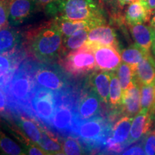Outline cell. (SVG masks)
<instances>
[{
	"mask_svg": "<svg viewBox=\"0 0 155 155\" xmlns=\"http://www.w3.org/2000/svg\"><path fill=\"white\" fill-rule=\"evenodd\" d=\"M30 48L39 60L50 61L63 51V36L52 22L34 32L30 38Z\"/></svg>",
	"mask_w": 155,
	"mask_h": 155,
	"instance_id": "obj_1",
	"label": "cell"
},
{
	"mask_svg": "<svg viewBox=\"0 0 155 155\" xmlns=\"http://www.w3.org/2000/svg\"><path fill=\"white\" fill-rule=\"evenodd\" d=\"M30 100V106L35 115L44 123L50 124L56 110L54 93L42 88L36 89Z\"/></svg>",
	"mask_w": 155,
	"mask_h": 155,
	"instance_id": "obj_5",
	"label": "cell"
},
{
	"mask_svg": "<svg viewBox=\"0 0 155 155\" xmlns=\"http://www.w3.org/2000/svg\"><path fill=\"white\" fill-rule=\"evenodd\" d=\"M7 88L10 99L20 105H26L33 94V81L25 72L17 73Z\"/></svg>",
	"mask_w": 155,
	"mask_h": 155,
	"instance_id": "obj_6",
	"label": "cell"
},
{
	"mask_svg": "<svg viewBox=\"0 0 155 155\" xmlns=\"http://www.w3.org/2000/svg\"><path fill=\"white\" fill-rule=\"evenodd\" d=\"M19 40L18 33L9 28L0 29V54L9 53L17 45Z\"/></svg>",
	"mask_w": 155,
	"mask_h": 155,
	"instance_id": "obj_22",
	"label": "cell"
},
{
	"mask_svg": "<svg viewBox=\"0 0 155 155\" xmlns=\"http://www.w3.org/2000/svg\"><path fill=\"white\" fill-rule=\"evenodd\" d=\"M105 147L106 150L110 152H115V153H121L123 151L125 146L123 144H119L113 139V137H108L106 141Z\"/></svg>",
	"mask_w": 155,
	"mask_h": 155,
	"instance_id": "obj_35",
	"label": "cell"
},
{
	"mask_svg": "<svg viewBox=\"0 0 155 155\" xmlns=\"http://www.w3.org/2000/svg\"><path fill=\"white\" fill-rule=\"evenodd\" d=\"M116 74L119 78L122 90L125 91L134 80L135 71L129 64L123 63L116 69Z\"/></svg>",
	"mask_w": 155,
	"mask_h": 155,
	"instance_id": "obj_29",
	"label": "cell"
},
{
	"mask_svg": "<svg viewBox=\"0 0 155 155\" xmlns=\"http://www.w3.org/2000/svg\"><path fill=\"white\" fill-rule=\"evenodd\" d=\"M12 64L10 60L6 55H0V85L3 86L6 84L7 81H9V78L11 76L12 71Z\"/></svg>",
	"mask_w": 155,
	"mask_h": 155,
	"instance_id": "obj_30",
	"label": "cell"
},
{
	"mask_svg": "<svg viewBox=\"0 0 155 155\" xmlns=\"http://www.w3.org/2000/svg\"><path fill=\"white\" fill-rule=\"evenodd\" d=\"M144 139V150L145 154H155V131H150L147 134Z\"/></svg>",
	"mask_w": 155,
	"mask_h": 155,
	"instance_id": "obj_33",
	"label": "cell"
},
{
	"mask_svg": "<svg viewBox=\"0 0 155 155\" xmlns=\"http://www.w3.org/2000/svg\"><path fill=\"white\" fill-rule=\"evenodd\" d=\"M0 154L5 155L25 154L24 147L7 137L0 130Z\"/></svg>",
	"mask_w": 155,
	"mask_h": 155,
	"instance_id": "obj_26",
	"label": "cell"
},
{
	"mask_svg": "<svg viewBox=\"0 0 155 155\" xmlns=\"http://www.w3.org/2000/svg\"><path fill=\"white\" fill-rule=\"evenodd\" d=\"M55 15L71 21H86L94 28L106 22L96 0H61Z\"/></svg>",
	"mask_w": 155,
	"mask_h": 155,
	"instance_id": "obj_2",
	"label": "cell"
},
{
	"mask_svg": "<svg viewBox=\"0 0 155 155\" xmlns=\"http://www.w3.org/2000/svg\"><path fill=\"white\" fill-rule=\"evenodd\" d=\"M86 45L92 50L98 46H114L119 48L115 30L105 24L94 27L88 31Z\"/></svg>",
	"mask_w": 155,
	"mask_h": 155,
	"instance_id": "obj_7",
	"label": "cell"
},
{
	"mask_svg": "<svg viewBox=\"0 0 155 155\" xmlns=\"http://www.w3.org/2000/svg\"><path fill=\"white\" fill-rule=\"evenodd\" d=\"M75 114L73 113L72 108L65 105L59 106L56 108L50 124L57 131L68 132L75 130Z\"/></svg>",
	"mask_w": 155,
	"mask_h": 155,
	"instance_id": "obj_14",
	"label": "cell"
},
{
	"mask_svg": "<svg viewBox=\"0 0 155 155\" xmlns=\"http://www.w3.org/2000/svg\"><path fill=\"white\" fill-rule=\"evenodd\" d=\"M93 51L96 60V68L101 71H115L121 63L119 48L114 46H98Z\"/></svg>",
	"mask_w": 155,
	"mask_h": 155,
	"instance_id": "obj_8",
	"label": "cell"
},
{
	"mask_svg": "<svg viewBox=\"0 0 155 155\" xmlns=\"http://www.w3.org/2000/svg\"><path fill=\"white\" fill-rule=\"evenodd\" d=\"M110 89H109V101L108 103L113 107L121 106L122 101V96H123V90H122L121 83L116 72L110 71Z\"/></svg>",
	"mask_w": 155,
	"mask_h": 155,
	"instance_id": "obj_25",
	"label": "cell"
},
{
	"mask_svg": "<svg viewBox=\"0 0 155 155\" xmlns=\"http://www.w3.org/2000/svg\"><path fill=\"white\" fill-rule=\"evenodd\" d=\"M101 101L98 95L92 90L81 97L75 113L76 121L96 117L100 111Z\"/></svg>",
	"mask_w": 155,
	"mask_h": 155,
	"instance_id": "obj_9",
	"label": "cell"
},
{
	"mask_svg": "<svg viewBox=\"0 0 155 155\" xmlns=\"http://www.w3.org/2000/svg\"><path fill=\"white\" fill-rule=\"evenodd\" d=\"M110 71H95L89 77L91 89L98 95L101 101L108 104L109 101Z\"/></svg>",
	"mask_w": 155,
	"mask_h": 155,
	"instance_id": "obj_16",
	"label": "cell"
},
{
	"mask_svg": "<svg viewBox=\"0 0 155 155\" xmlns=\"http://www.w3.org/2000/svg\"><path fill=\"white\" fill-rule=\"evenodd\" d=\"M38 145L48 154H63V144L53 136L42 131V137Z\"/></svg>",
	"mask_w": 155,
	"mask_h": 155,
	"instance_id": "obj_27",
	"label": "cell"
},
{
	"mask_svg": "<svg viewBox=\"0 0 155 155\" xmlns=\"http://www.w3.org/2000/svg\"><path fill=\"white\" fill-rule=\"evenodd\" d=\"M123 154H145L144 150L141 145H136L122 153Z\"/></svg>",
	"mask_w": 155,
	"mask_h": 155,
	"instance_id": "obj_36",
	"label": "cell"
},
{
	"mask_svg": "<svg viewBox=\"0 0 155 155\" xmlns=\"http://www.w3.org/2000/svg\"><path fill=\"white\" fill-rule=\"evenodd\" d=\"M141 110L154 114L155 111V83L146 86H141Z\"/></svg>",
	"mask_w": 155,
	"mask_h": 155,
	"instance_id": "obj_24",
	"label": "cell"
},
{
	"mask_svg": "<svg viewBox=\"0 0 155 155\" xmlns=\"http://www.w3.org/2000/svg\"><path fill=\"white\" fill-rule=\"evenodd\" d=\"M37 7L50 15H55L61 0H35Z\"/></svg>",
	"mask_w": 155,
	"mask_h": 155,
	"instance_id": "obj_32",
	"label": "cell"
},
{
	"mask_svg": "<svg viewBox=\"0 0 155 155\" xmlns=\"http://www.w3.org/2000/svg\"><path fill=\"white\" fill-rule=\"evenodd\" d=\"M131 36L135 44L147 53H150L152 45L155 41V30L144 24L129 25Z\"/></svg>",
	"mask_w": 155,
	"mask_h": 155,
	"instance_id": "obj_15",
	"label": "cell"
},
{
	"mask_svg": "<svg viewBox=\"0 0 155 155\" xmlns=\"http://www.w3.org/2000/svg\"><path fill=\"white\" fill-rule=\"evenodd\" d=\"M152 52H153V54H154V55L155 56V41L154 42V43H153V45H152Z\"/></svg>",
	"mask_w": 155,
	"mask_h": 155,
	"instance_id": "obj_41",
	"label": "cell"
},
{
	"mask_svg": "<svg viewBox=\"0 0 155 155\" xmlns=\"http://www.w3.org/2000/svg\"><path fill=\"white\" fill-rule=\"evenodd\" d=\"M150 26L155 30V10L154 11V12H153L152 17L150 19Z\"/></svg>",
	"mask_w": 155,
	"mask_h": 155,
	"instance_id": "obj_40",
	"label": "cell"
},
{
	"mask_svg": "<svg viewBox=\"0 0 155 155\" xmlns=\"http://www.w3.org/2000/svg\"><path fill=\"white\" fill-rule=\"evenodd\" d=\"M9 23L8 0H0V29L7 28Z\"/></svg>",
	"mask_w": 155,
	"mask_h": 155,
	"instance_id": "obj_34",
	"label": "cell"
},
{
	"mask_svg": "<svg viewBox=\"0 0 155 155\" xmlns=\"http://www.w3.org/2000/svg\"><path fill=\"white\" fill-rule=\"evenodd\" d=\"M133 119L134 117L124 115L115 124L112 137L116 142L127 146Z\"/></svg>",
	"mask_w": 155,
	"mask_h": 155,
	"instance_id": "obj_20",
	"label": "cell"
},
{
	"mask_svg": "<svg viewBox=\"0 0 155 155\" xmlns=\"http://www.w3.org/2000/svg\"><path fill=\"white\" fill-rule=\"evenodd\" d=\"M89 30L87 28L81 29L71 35L63 38V51L75 50L85 45L88 40Z\"/></svg>",
	"mask_w": 155,
	"mask_h": 155,
	"instance_id": "obj_23",
	"label": "cell"
},
{
	"mask_svg": "<svg viewBox=\"0 0 155 155\" xmlns=\"http://www.w3.org/2000/svg\"><path fill=\"white\" fill-rule=\"evenodd\" d=\"M140 86L134 80L132 83L123 91L121 101L122 112L125 115L134 117L141 110Z\"/></svg>",
	"mask_w": 155,
	"mask_h": 155,
	"instance_id": "obj_12",
	"label": "cell"
},
{
	"mask_svg": "<svg viewBox=\"0 0 155 155\" xmlns=\"http://www.w3.org/2000/svg\"><path fill=\"white\" fill-rule=\"evenodd\" d=\"M7 107V100L6 96L4 94L3 91L0 89V113H3L5 111Z\"/></svg>",
	"mask_w": 155,
	"mask_h": 155,
	"instance_id": "obj_37",
	"label": "cell"
},
{
	"mask_svg": "<svg viewBox=\"0 0 155 155\" xmlns=\"http://www.w3.org/2000/svg\"><path fill=\"white\" fill-rule=\"evenodd\" d=\"M152 120L153 116L149 111H139L133 119L127 145L137 142L140 140L143 136L150 131L153 123Z\"/></svg>",
	"mask_w": 155,
	"mask_h": 155,
	"instance_id": "obj_13",
	"label": "cell"
},
{
	"mask_svg": "<svg viewBox=\"0 0 155 155\" xmlns=\"http://www.w3.org/2000/svg\"><path fill=\"white\" fill-rule=\"evenodd\" d=\"M53 23L63 35V38L71 35L81 29L87 28L91 30L94 28L91 23L86 21H71L58 17H56Z\"/></svg>",
	"mask_w": 155,
	"mask_h": 155,
	"instance_id": "obj_19",
	"label": "cell"
},
{
	"mask_svg": "<svg viewBox=\"0 0 155 155\" xmlns=\"http://www.w3.org/2000/svg\"><path fill=\"white\" fill-rule=\"evenodd\" d=\"M134 80L140 86L155 83V60L150 53L136 68Z\"/></svg>",
	"mask_w": 155,
	"mask_h": 155,
	"instance_id": "obj_17",
	"label": "cell"
},
{
	"mask_svg": "<svg viewBox=\"0 0 155 155\" xmlns=\"http://www.w3.org/2000/svg\"><path fill=\"white\" fill-rule=\"evenodd\" d=\"M108 125L101 117L76 121L75 131L88 146H105L108 138Z\"/></svg>",
	"mask_w": 155,
	"mask_h": 155,
	"instance_id": "obj_4",
	"label": "cell"
},
{
	"mask_svg": "<svg viewBox=\"0 0 155 155\" xmlns=\"http://www.w3.org/2000/svg\"><path fill=\"white\" fill-rule=\"evenodd\" d=\"M63 154L79 155L85 153L80 143L73 138H68L63 141Z\"/></svg>",
	"mask_w": 155,
	"mask_h": 155,
	"instance_id": "obj_31",
	"label": "cell"
},
{
	"mask_svg": "<svg viewBox=\"0 0 155 155\" xmlns=\"http://www.w3.org/2000/svg\"><path fill=\"white\" fill-rule=\"evenodd\" d=\"M35 80L39 86L52 91L61 90L65 84V79L61 73L47 67H42L38 70Z\"/></svg>",
	"mask_w": 155,
	"mask_h": 155,
	"instance_id": "obj_11",
	"label": "cell"
},
{
	"mask_svg": "<svg viewBox=\"0 0 155 155\" xmlns=\"http://www.w3.org/2000/svg\"><path fill=\"white\" fill-rule=\"evenodd\" d=\"M146 5L148 7L149 10L151 12V14H153L154 11L155 10V0H144Z\"/></svg>",
	"mask_w": 155,
	"mask_h": 155,
	"instance_id": "obj_38",
	"label": "cell"
},
{
	"mask_svg": "<svg viewBox=\"0 0 155 155\" xmlns=\"http://www.w3.org/2000/svg\"><path fill=\"white\" fill-rule=\"evenodd\" d=\"M134 1H136V0H118L119 5H121V7H124V6L127 5H129V4H131Z\"/></svg>",
	"mask_w": 155,
	"mask_h": 155,
	"instance_id": "obj_39",
	"label": "cell"
},
{
	"mask_svg": "<svg viewBox=\"0 0 155 155\" xmlns=\"http://www.w3.org/2000/svg\"><path fill=\"white\" fill-rule=\"evenodd\" d=\"M149 53H147L137 45L134 44L122 50L121 52V57L124 63L129 64L135 71L138 64Z\"/></svg>",
	"mask_w": 155,
	"mask_h": 155,
	"instance_id": "obj_21",
	"label": "cell"
},
{
	"mask_svg": "<svg viewBox=\"0 0 155 155\" xmlns=\"http://www.w3.org/2000/svg\"><path fill=\"white\" fill-rule=\"evenodd\" d=\"M151 16L144 0H136L129 4L125 12L126 22L129 25L144 24L150 20Z\"/></svg>",
	"mask_w": 155,
	"mask_h": 155,
	"instance_id": "obj_18",
	"label": "cell"
},
{
	"mask_svg": "<svg viewBox=\"0 0 155 155\" xmlns=\"http://www.w3.org/2000/svg\"><path fill=\"white\" fill-rule=\"evenodd\" d=\"M37 7L35 0H8L9 22L17 25L26 20Z\"/></svg>",
	"mask_w": 155,
	"mask_h": 155,
	"instance_id": "obj_10",
	"label": "cell"
},
{
	"mask_svg": "<svg viewBox=\"0 0 155 155\" xmlns=\"http://www.w3.org/2000/svg\"><path fill=\"white\" fill-rule=\"evenodd\" d=\"M18 124L21 130L28 137V139L35 144H38L42 134V130L39 128L38 126L32 120L26 118H21Z\"/></svg>",
	"mask_w": 155,
	"mask_h": 155,
	"instance_id": "obj_28",
	"label": "cell"
},
{
	"mask_svg": "<svg viewBox=\"0 0 155 155\" xmlns=\"http://www.w3.org/2000/svg\"><path fill=\"white\" fill-rule=\"evenodd\" d=\"M60 64L66 72L75 76L86 74L96 68L94 51L86 45L70 51L61 60Z\"/></svg>",
	"mask_w": 155,
	"mask_h": 155,
	"instance_id": "obj_3",
	"label": "cell"
}]
</instances>
